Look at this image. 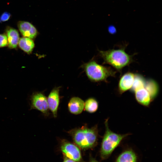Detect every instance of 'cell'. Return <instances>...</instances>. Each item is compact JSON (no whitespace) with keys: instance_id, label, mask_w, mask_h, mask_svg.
Listing matches in <instances>:
<instances>
[{"instance_id":"6da1fadb","label":"cell","mask_w":162,"mask_h":162,"mask_svg":"<svg viewBox=\"0 0 162 162\" xmlns=\"http://www.w3.org/2000/svg\"><path fill=\"white\" fill-rule=\"evenodd\" d=\"M68 133L76 145L82 149L92 148L97 144L98 131L97 126L91 128L82 127L72 130Z\"/></svg>"},{"instance_id":"7a4b0ae2","label":"cell","mask_w":162,"mask_h":162,"mask_svg":"<svg viewBox=\"0 0 162 162\" xmlns=\"http://www.w3.org/2000/svg\"><path fill=\"white\" fill-rule=\"evenodd\" d=\"M99 55L103 59L104 64H109L120 72L124 67L133 61V56L127 54L124 48L105 51L99 50Z\"/></svg>"},{"instance_id":"3957f363","label":"cell","mask_w":162,"mask_h":162,"mask_svg":"<svg viewBox=\"0 0 162 162\" xmlns=\"http://www.w3.org/2000/svg\"><path fill=\"white\" fill-rule=\"evenodd\" d=\"M105 124L106 130L100 151V156L102 160L107 159L123 140L129 135V134H118L111 130L109 127L108 119L106 120Z\"/></svg>"},{"instance_id":"277c9868","label":"cell","mask_w":162,"mask_h":162,"mask_svg":"<svg viewBox=\"0 0 162 162\" xmlns=\"http://www.w3.org/2000/svg\"><path fill=\"white\" fill-rule=\"evenodd\" d=\"M81 68L88 78L94 82L106 81L109 77L115 76L116 73L111 68L100 64L94 60L83 64Z\"/></svg>"},{"instance_id":"5b68a950","label":"cell","mask_w":162,"mask_h":162,"mask_svg":"<svg viewBox=\"0 0 162 162\" xmlns=\"http://www.w3.org/2000/svg\"><path fill=\"white\" fill-rule=\"evenodd\" d=\"M60 149L64 157L76 162L82 161L81 151L76 145L64 140L61 142Z\"/></svg>"},{"instance_id":"8992f818","label":"cell","mask_w":162,"mask_h":162,"mask_svg":"<svg viewBox=\"0 0 162 162\" xmlns=\"http://www.w3.org/2000/svg\"><path fill=\"white\" fill-rule=\"evenodd\" d=\"M30 110L35 109L45 115L48 113L49 108L47 99L42 92H36L30 96Z\"/></svg>"},{"instance_id":"52a82bcc","label":"cell","mask_w":162,"mask_h":162,"mask_svg":"<svg viewBox=\"0 0 162 162\" xmlns=\"http://www.w3.org/2000/svg\"><path fill=\"white\" fill-rule=\"evenodd\" d=\"M60 87H55L49 94L47 99L49 109L52 113L53 116H57L58 109L59 103V92Z\"/></svg>"},{"instance_id":"ba28073f","label":"cell","mask_w":162,"mask_h":162,"mask_svg":"<svg viewBox=\"0 0 162 162\" xmlns=\"http://www.w3.org/2000/svg\"><path fill=\"white\" fill-rule=\"evenodd\" d=\"M17 26L20 31L24 37L33 39L35 38L38 34L36 28L28 22L19 21Z\"/></svg>"},{"instance_id":"9c48e42d","label":"cell","mask_w":162,"mask_h":162,"mask_svg":"<svg viewBox=\"0 0 162 162\" xmlns=\"http://www.w3.org/2000/svg\"><path fill=\"white\" fill-rule=\"evenodd\" d=\"M135 74L128 72L124 74L120 78L118 84L119 92L122 94L131 89L133 85Z\"/></svg>"},{"instance_id":"30bf717a","label":"cell","mask_w":162,"mask_h":162,"mask_svg":"<svg viewBox=\"0 0 162 162\" xmlns=\"http://www.w3.org/2000/svg\"><path fill=\"white\" fill-rule=\"evenodd\" d=\"M136 101L141 105L148 106L152 100L148 91L143 87L134 92Z\"/></svg>"},{"instance_id":"8fae6325","label":"cell","mask_w":162,"mask_h":162,"mask_svg":"<svg viewBox=\"0 0 162 162\" xmlns=\"http://www.w3.org/2000/svg\"><path fill=\"white\" fill-rule=\"evenodd\" d=\"M68 109L71 113L78 115L82 111L84 107V102L80 98L76 97H73L69 100Z\"/></svg>"},{"instance_id":"7c38bea8","label":"cell","mask_w":162,"mask_h":162,"mask_svg":"<svg viewBox=\"0 0 162 162\" xmlns=\"http://www.w3.org/2000/svg\"><path fill=\"white\" fill-rule=\"evenodd\" d=\"M6 35L8 40V46L9 48H16L20 39L19 34L16 29L8 27L6 29Z\"/></svg>"},{"instance_id":"4fadbf2b","label":"cell","mask_w":162,"mask_h":162,"mask_svg":"<svg viewBox=\"0 0 162 162\" xmlns=\"http://www.w3.org/2000/svg\"><path fill=\"white\" fill-rule=\"evenodd\" d=\"M137 156L132 149H128L122 152L117 158L115 162H137Z\"/></svg>"},{"instance_id":"5bb4252c","label":"cell","mask_w":162,"mask_h":162,"mask_svg":"<svg viewBox=\"0 0 162 162\" xmlns=\"http://www.w3.org/2000/svg\"><path fill=\"white\" fill-rule=\"evenodd\" d=\"M18 44L20 48L28 54L32 52L35 46L32 39L25 37L20 38Z\"/></svg>"},{"instance_id":"9a60e30c","label":"cell","mask_w":162,"mask_h":162,"mask_svg":"<svg viewBox=\"0 0 162 162\" xmlns=\"http://www.w3.org/2000/svg\"><path fill=\"white\" fill-rule=\"evenodd\" d=\"M144 87L149 92L152 100L157 96L158 87L157 83L154 80H149L146 81Z\"/></svg>"},{"instance_id":"2e32d148","label":"cell","mask_w":162,"mask_h":162,"mask_svg":"<svg viewBox=\"0 0 162 162\" xmlns=\"http://www.w3.org/2000/svg\"><path fill=\"white\" fill-rule=\"evenodd\" d=\"M98 106V103L97 100L93 98H90L87 99L84 103V108L87 112L92 113L97 110Z\"/></svg>"},{"instance_id":"e0dca14e","label":"cell","mask_w":162,"mask_h":162,"mask_svg":"<svg viewBox=\"0 0 162 162\" xmlns=\"http://www.w3.org/2000/svg\"><path fill=\"white\" fill-rule=\"evenodd\" d=\"M146 80L143 77L139 74H135L133 86L131 88L132 91L144 86Z\"/></svg>"},{"instance_id":"ac0fdd59","label":"cell","mask_w":162,"mask_h":162,"mask_svg":"<svg viewBox=\"0 0 162 162\" xmlns=\"http://www.w3.org/2000/svg\"><path fill=\"white\" fill-rule=\"evenodd\" d=\"M8 45V39L6 34H0V48Z\"/></svg>"},{"instance_id":"d6986e66","label":"cell","mask_w":162,"mask_h":162,"mask_svg":"<svg viewBox=\"0 0 162 162\" xmlns=\"http://www.w3.org/2000/svg\"><path fill=\"white\" fill-rule=\"evenodd\" d=\"M11 16L10 14L7 12L3 13L0 16V22H5L8 20Z\"/></svg>"},{"instance_id":"ffe728a7","label":"cell","mask_w":162,"mask_h":162,"mask_svg":"<svg viewBox=\"0 0 162 162\" xmlns=\"http://www.w3.org/2000/svg\"><path fill=\"white\" fill-rule=\"evenodd\" d=\"M108 30L110 33L113 34L116 32V29L115 27L112 26H110L108 28Z\"/></svg>"},{"instance_id":"44dd1931","label":"cell","mask_w":162,"mask_h":162,"mask_svg":"<svg viewBox=\"0 0 162 162\" xmlns=\"http://www.w3.org/2000/svg\"><path fill=\"white\" fill-rule=\"evenodd\" d=\"M63 162H76L64 157V159Z\"/></svg>"},{"instance_id":"7402d4cb","label":"cell","mask_w":162,"mask_h":162,"mask_svg":"<svg viewBox=\"0 0 162 162\" xmlns=\"http://www.w3.org/2000/svg\"><path fill=\"white\" fill-rule=\"evenodd\" d=\"M89 162H99L94 158H92L90 160Z\"/></svg>"}]
</instances>
